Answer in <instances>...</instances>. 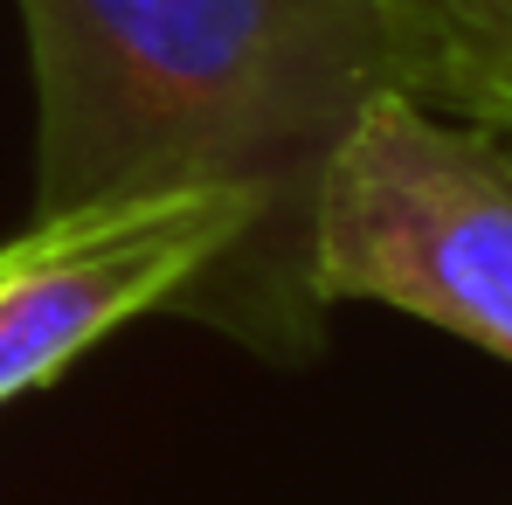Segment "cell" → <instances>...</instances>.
I'll list each match as a JSON object with an SVG mask.
<instances>
[{"instance_id": "1", "label": "cell", "mask_w": 512, "mask_h": 505, "mask_svg": "<svg viewBox=\"0 0 512 505\" xmlns=\"http://www.w3.org/2000/svg\"><path fill=\"white\" fill-rule=\"evenodd\" d=\"M35 56V222L243 180L284 284L312 187L360 104L402 90L492 132V63L450 0H21Z\"/></svg>"}, {"instance_id": "2", "label": "cell", "mask_w": 512, "mask_h": 505, "mask_svg": "<svg viewBox=\"0 0 512 505\" xmlns=\"http://www.w3.org/2000/svg\"><path fill=\"white\" fill-rule=\"evenodd\" d=\"M305 277L512 360V139L388 90L326 153Z\"/></svg>"}, {"instance_id": "3", "label": "cell", "mask_w": 512, "mask_h": 505, "mask_svg": "<svg viewBox=\"0 0 512 505\" xmlns=\"http://www.w3.org/2000/svg\"><path fill=\"white\" fill-rule=\"evenodd\" d=\"M229 256L263 263L256 284L270 298V326H284L291 305H305L270 250V194L243 180L42 215L28 236L7 243L0 270V402L42 388L125 319L187 298Z\"/></svg>"}, {"instance_id": "4", "label": "cell", "mask_w": 512, "mask_h": 505, "mask_svg": "<svg viewBox=\"0 0 512 505\" xmlns=\"http://www.w3.org/2000/svg\"><path fill=\"white\" fill-rule=\"evenodd\" d=\"M0 270H7V250H0Z\"/></svg>"}]
</instances>
